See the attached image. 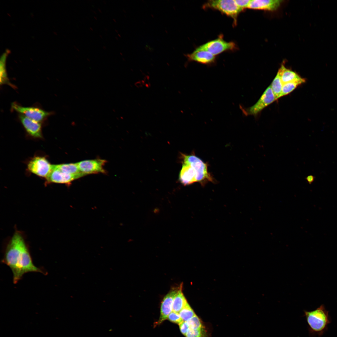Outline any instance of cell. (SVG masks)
Listing matches in <instances>:
<instances>
[{"mask_svg":"<svg viewBox=\"0 0 337 337\" xmlns=\"http://www.w3.org/2000/svg\"><path fill=\"white\" fill-rule=\"evenodd\" d=\"M187 303V300L182 292V289L180 288L173 300V311L179 313Z\"/></svg>","mask_w":337,"mask_h":337,"instance_id":"obj_16","label":"cell"},{"mask_svg":"<svg viewBox=\"0 0 337 337\" xmlns=\"http://www.w3.org/2000/svg\"><path fill=\"white\" fill-rule=\"evenodd\" d=\"M106 161L102 159L86 160L77 163L81 173L85 175L98 173H105L104 166Z\"/></svg>","mask_w":337,"mask_h":337,"instance_id":"obj_8","label":"cell"},{"mask_svg":"<svg viewBox=\"0 0 337 337\" xmlns=\"http://www.w3.org/2000/svg\"><path fill=\"white\" fill-rule=\"evenodd\" d=\"M279 70L281 73L283 84L302 78L297 73L286 68L284 65H281Z\"/></svg>","mask_w":337,"mask_h":337,"instance_id":"obj_15","label":"cell"},{"mask_svg":"<svg viewBox=\"0 0 337 337\" xmlns=\"http://www.w3.org/2000/svg\"><path fill=\"white\" fill-rule=\"evenodd\" d=\"M238 7L242 11L245 8H247L250 0H235Z\"/></svg>","mask_w":337,"mask_h":337,"instance_id":"obj_25","label":"cell"},{"mask_svg":"<svg viewBox=\"0 0 337 337\" xmlns=\"http://www.w3.org/2000/svg\"><path fill=\"white\" fill-rule=\"evenodd\" d=\"M12 107L27 117L39 122L50 114L49 112L37 108L22 106L15 103H12Z\"/></svg>","mask_w":337,"mask_h":337,"instance_id":"obj_10","label":"cell"},{"mask_svg":"<svg viewBox=\"0 0 337 337\" xmlns=\"http://www.w3.org/2000/svg\"><path fill=\"white\" fill-rule=\"evenodd\" d=\"M55 167L61 171L69 174L75 175L81 173L77 163H70L54 164Z\"/></svg>","mask_w":337,"mask_h":337,"instance_id":"obj_18","label":"cell"},{"mask_svg":"<svg viewBox=\"0 0 337 337\" xmlns=\"http://www.w3.org/2000/svg\"><path fill=\"white\" fill-rule=\"evenodd\" d=\"M203 328L194 330L189 328L185 335L186 337H203L204 331Z\"/></svg>","mask_w":337,"mask_h":337,"instance_id":"obj_23","label":"cell"},{"mask_svg":"<svg viewBox=\"0 0 337 337\" xmlns=\"http://www.w3.org/2000/svg\"><path fill=\"white\" fill-rule=\"evenodd\" d=\"M182 166L179 175L180 182L184 185L195 182L202 186L207 182H214V179L208 172V164L194 154H182Z\"/></svg>","mask_w":337,"mask_h":337,"instance_id":"obj_2","label":"cell"},{"mask_svg":"<svg viewBox=\"0 0 337 337\" xmlns=\"http://www.w3.org/2000/svg\"><path fill=\"white\" fill-rule=\"evenodd\" d=\"M305 81V78H302L300 79L283 84L280 98L289 94L298 86L304 83Z\"/></svg>","mask_w":337,"mask_h":337,"instance_id":"obj_17","label":"cell"},{"mask_svg":"<svg viewBox=\"0 0 337 337\" xmlns=\"http://www.w3.org/2000/svg\"><path fill=\"white\" fill-rule=\"evenodd\" d=\"M179 313L183 321H187L195 315L188 303Z\"/></svg>","mask_w":337,"mask_h":337,"instance_id":"obj_21","label":"cell"},{"mask_svg":"<svg viewBox=\"0 0 337 337\" xmlns=\"http://www.w3.org/2000/svg\"><path fill=\"white\" fill-rule=\"evenodd\" d=\"M189 61H194L205 65H211L215 62V56L204 50L196 49L192 53L185 55Z\"/></svg>","mask_w":337,"mask_h":337,"instance_id":"obj_13","label":"cell"},{"mask_svg":"<svg viewBox=\"0 0 337 337\" xmlns=\"http://www.w3.org/2000/svg\"><path fill=\"white\" fill-rule=\"evenodd\" d=\"M196 49L207 51L215 56L226 51L234 50L236 45L232 42H227L219 37L199 46Z\"/></svg>","mask_w":337,"mask_h":337,"instance_id":"obj_7","label":"cell"},{"mask_svg":"<svg viewBox=\"0 0 337 337\" xmlns=\"http://www.w3.org/2000/svg\"><path fill=\"white\" fill-rule=\"evenodd\" d=\"M2 262L11 269L14 284L27 273L37 272L46 274V272L33 264L28 247L22 234L16 231L7 243Z\"/></svg>","mask_w":337,"mask_h":337,"instance_id":"obj_1","label":"cell"},{"mask_svg":"<svg viewBox=\"0 0 337 337\" xmlns=\"http://www.w3.org/2000/svg\"><path fill=\"white\" fill-rule=\"evenodd\" d=\"M178 290H172L164 298L161 305L160 315L158 321V324H160L166 320L173 311V300Z\"/></svg>","mask_w":337,"mask_h":337,"instance_id":"obj_12","label":"cell"},{"mask_svg":"<svg viewBox=\"0 0 337 337\" xmlns=\"http://www.w3.org/2000/svg\"><path fill=\"white\" fill-rule=\"evenodd\" d=\"M283 84L281 80V73L278 70L276 76L271 85L272 90L275 97L276 100L280 98Z\"/></svg>","mask_w":337,"mask_h":337,"instance_id":"obj_19","label":"cell"},{"mask_svg":"<svg viewBox=\"0 0 337 337\" xmlns=\"http://www.w3.org/2000/svg\"><path fill=\"white\" fill-rule=\"evenodd\" d=\"M204 7L217 10L232 18L236 24L239 13L241 11L235 0H216L208 1Z\"/></svg>","mask_w":337,"mask_h":337,"instance_id":"obj_3","label":"cell"},{"mask_svg":"<svg viewBox=\"0 0 337 337\" xmlns=\"http://www.w3.org/2000/svg\"><path fill=\"white\" fill-rule=\"evenodd\" d=\"M168 318L170 321L179 325L183 321L179 313L173 311L170 314Z\"/></svg>","mask_w":337,"mask_h":337,"instance_id":"obj_24","label":"cell"},{"mask_svg":"<svg viewBox=\"0 0 337 337\" xmlns=\"http://www.w3.org/2000/svg\"><path fill=\"white\" fill-rule=\"evenodd\" d=\"M5 55L3 56L0 61V83L1 85L7 84L10 85L9 79L6 71L5 61Z\"/></svg>","mask_w":337,"mask_h":337,"instance_id":"obj_20","label":"cell"},{"mask_svg":"<svg viewBox=\"0 0 337 337\" xmlns=\"http://www.w3.org/2000/svg\"><path fill=\"white\" fill-rule=\"evenodd\" d=\"M19 119L28 135L35 139L42 138V125L40 122L29 119L22 114L19 115Z\"/></svg>","mask_w":337,"mask_h":337,"instance_id":"obj_11","label":"cell"},{"mask_svg":"<svg viewBox=\"0 0 337 337\" xmlns=\"http://www.w3.org/2000/svg\"><path fill=\"white\" fill-rule=\"evenodd\" d=\"M305 179L307 182L309 184H311L314 181L315 177L314 176L310 175L306 177Z\"/></svg>","mask_w":337,"mask_h":337,"instance_id":"obj_27","label":"cell"},{"mask_svg":"<svg viewBox=\"0 0 337 337\" xmlns=\"http://www.w3.org/2000/svg\"><path fill=\"white\" fill-rule=\"evenodd\" d=\"M27 167L32 173L41 177L46 178L52 170L51 164L45 156H35L28 162Z\"/></svg>","mask_w":337,"mask_h":337,"instance_id":"obj_5","label":"cell"},{"mask_svg":"<svg viewBox=\"0 0 337 337\" xmlns=\"http://www.w3.org/2000/svg\"><path fill=\"white\" fill-rule=\"evenodd\" d=\"M85 175L82 173L75 175L67 173L56 168L53 164L52 170L46 179L47 183L69 185L73 181Z\"/></svg>","mask_w":337,"mask_h":337,"instance_id":"obj_9","label":"cell"},{"mask_svg":"<svg viewBox=\"0 0 337 337\" xmlns=\"http://www.w3.org/2000/svg\"><path fill=\"white\" fill-rule=\"evenodd\" d=\"M179 328L181 332L185 335L189 329V327L186 321H183L179 324Z\"/></svg>","mask_w":337,"mask_h":337,"instance_id":"obj_26","label":"cell"},{"mask_svg":"<svg viewBox=\"0 0 337 337\" xmlns=\"http://www.w3.org/2000/svg\"><path fill=\"white\" fill-rule=\"evenodd\" d=\"M275 100L276 98L270 85L266 89L260 99L253 105L248 108H244L240 105V107L245 115L255 116Z\"/></svg>","mask_w":337,"mask_h":337,"instance_id":"obj_4","label":"cell"},{"mask_svg":"<svg viewBox=\"0 0 337 337\" xmlns=\"http://www.w3.org/2000/svg\"><path fill=\"white\" fill-rule=\"evenodd\" d=\"M186 322L190 329L197 330L203 328L200 320L196 315Z\"/></svg>","mask_w":337,"mask_h":337,"instance_id":"obj_22","label":"cell"},{"mask_svg":"<svg viewBox=\"0 0 337 337\" xmlns=\"http://www.w3.org/2000/svg\"><path fill=\"white\" fill-rule=\"evenodd\" d=\"M305 313L308 323L315 331L323 330L328 322V313L323 305L315 310Z\"/></svg>","mask_w":337,"mask_h":337,"instance_id":"obj_6","label":"cell"},{"mask_svg":"<svg viewBox=\"0 0 337 337\" xmlns=\"http://www.w3.org/2000/svg\"><path fill=\"white\" fill-rule=\"evenodd\" d=\"M282 1L280 0H250L247 8L254 9L274 11L279 7Z\"/></svg>","mask_w":337,"mask_h":337,"instance_id":"obj_14","label":"cell"}]
</instances>
